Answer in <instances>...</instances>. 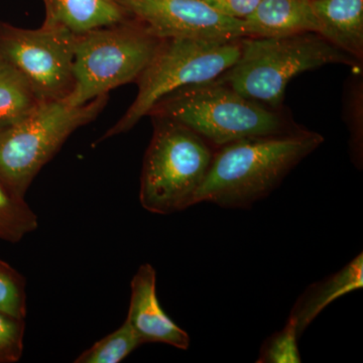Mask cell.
Segmentation results:
<instances>
[{
	"instance_id": "cell-1",
	"label": "cell",
	"mask_w": 363,
	"mask_h": 363,
	"mask_svg": "<svg viewBox=\"0 0 363 363\" xmlns=\"http://www.w3.org/2000/svg\"><path fill=\"white\" fill-rule=\"evenodd\" d=\"M323 143V136L303 128L285 135L243 138L216 147L195 196V205L213 203L229 209L252 206L276 190Z\"/></svg>"
},
{
	"instance_id": "cell-2",
	"label": "cell",
	"mask_w": 363,
	"mask_h": 363,
	"mask_svg": "<svg viewBox=\"0 0 363 363\" xmlns=\"http://www.w3.org/2000/svg\"><path fill=\"white\" fill-rule=\"evenodd\" d=\"M187 126L212 147L257 136L302 130L284 107L274 108L213 80L169 93L150 111Z\"/></svg>"
},
{
	"instance_id": "cell-3",
	"label": "cell",
	"mask_w": 363,
	"mask_h": 363,
	"mask_svg": "<svg viewBox=\"0 0 363 363\" xmlns=\"http://www.w3.org/2000/svg\"><path fill=\"white\" fill-rule=\"evenodd\" d=\"M329 64L362 67L317 33L245 37L238 61L215 80L250 99L281 108L292 79Z\"/></svg>"
},
{
	"instance_id": "cell-4",
	"label": "cell",
	"mask_w": 363,
	"mask_h": 363,
	"mask_svg": "<svg viewBox=\"0 0 363 363\" xmlns=\"http://www.w3.org/2000/svg\"><path fill=\"white\" fill-rule=\"evenodd\" d=\"M154 133L140 176V201L150 213L169 215L195 205L214 147L187 126L152 117Z\"/></svg>"
},
{
	"instance_id": "cell-5",
	"label": "cell",
	"mask_w": 363,
	"mask_h": 363,
	"mask_svg": "<svg viewBox=\"0 0 363 363\" xmlns=\"http://www.w3.org/2000/svg\"><path fill=\"white\" fill-rule=\"evenodd\" d=\"M242 40L162 39L152 61L136 80L135 101L101 140L128 133L169 93L220 77L240 59Z\"/></svg>"
},
{
	"instance_id": "cell-6",
	"label": "cell",
	"mask_w": 363,
	"mask_h": 363,
	"mask_svg": "<svg viewBox=\"0 0 363 363\" xmlns=\"http://www.w3.org/2000/svg\"><path fill=\"white\" fill-rule=\"evenodd\" d=\"M161 40L133 18L76 35L74 86L66 101L80 106L108 95L114 88L136 82Z\"/></svg>"
},
{
	"instance_id": "cell-7",
	"label": "cell",
	"mask_w": 363,
	"mask_h": 363,
	"mask_svg": "<svg viewBox=\"0 0 363 363\" xmlns=\"http://www.w3.org/2000/svg\"><path fill=\"white\" fill-rule=\"evenodd\" d=\"M108 95L80 106L66 100L45 102L20 123L0 130V180L21 197L78 128L94 121Z\"/></svg>"
},
{
	"instance_id": "cell-8",
	"label": "cell",
	"mask_w": 363,
	"mask_h": 363,
	"mask_svg": "<svg viewBox=\"0 0 363 363\" xmlns=\"http://www.w3.org/2000/svg\"><path fill=\"white\" fill-rule=\"evenodd\" d=\"M75 38L47 23L35 30L0 23V59L20 72L45 102L66 100L74 86Z\"/></svg>"
},
{
	"instance_id": "cell-9",
	"label": "cell",
	"mask_w": 363,
	"mask_h": 363,
	"mask_svg": "<svg viewBox=\"0 0 363 363\" xmlns=\"http://www.w3.org/2000/svg\"><path fill=\"white\" fill-rule=\"evenodd\" d=\"M131 18L160 39H236L247 37L245 21L228 18L204 0H116Z\"/></svg>"
},
{
	"instance_id": "cell-10",
	"label": "cell",
	"mask_w": 363,
	"mask_h": 363,
	"mask_svg": "<svg viewBox=\"0 0 363 363\" xmlns=\"http://www.w3.org/2000/svg\"><path fill=\"white\" fill-rule=\"evenodd\" d=\"M130 301L126 321L143 344H168L187 350L190 336L166 314L157 295V272L150 264H143L130 284Z\"/></svg>"
},
{
	"instance_id": "cell-11",
	"label": "cell",
	"mask_w": 363,
	"mask_h": 363,
	"mask_svg": "<svg viewBox=\"0 0 363 363\" xmlns=\"http://www.w3.org/2000/svg\"><path fill=\"white\" fill-rule=\"evenodd\" d=\"M245 26L247 37H281L320 30L312 0H260L245 18Z\"/></svg>"
},
{
	"instance_id": "cell-12",
	"label": "cell",
	"mask_w": 363,
	"mask_h": 363,
	"mask_svg": "<svg viewBox=\"0 0 363 363\" xmlns=\"http://www.w3.org/2000/svg\"><path fill=\"white\" fill-rule=\"evenodd\" d=\"M324 39L363 62V0H312Z\"/></svg>"
},
{
	"instance_id": "cell-13",
	"label": "cell",
	"mask_w": 363,
	"mask_h": 363,
	"mask_svg": "<svg viewBox=\"0 0 363 363\" xmlns=\"http://www.w3.org/2000/svg\"><path fill=\"white\" fill-rule=\"evenodd\" d=\"M44 23L82 35L130 20L131 16L116 0H44Z\"/></svg>"
},
{
	"instance_id": "cell-14",
	"label": "cell",
	"mask_w": 363,
	"mask_h": 363,
	"mask_svg": "<svg viewBox=\"0 0 363 363\" xmlns=\"http://www.w3.org/2000/svg\"><path fill=\"white\" fill-rule=\"evenodd\" d=\"M363 286V255H358L342 269L310 286L294 305L290 317L297 323L298 337L327 306Z\"/></svg>"
},
{
	"instance_id": "cell-15",
	"label": "cell",
	"mask_w": 363,
	"mask_h": 363,
	"mask_svg": "<svg viewBox=\"0 0 363 363\" xmlns=\"http://www.w3.org/2000/svg\"><path fill=\"white\" fill-rule=\"evenodd\" d=\"M44 104L20 72L0 59V130L20 123Z\"/></svg>"
},
{
	"instance_id": "cell-16",
	"label": "cell",
	"mask_w": 363,
	"mask_h": 363,
	"mask_svg": "<svg viewBox=\"0 0 363 363\" xmlns=\"http://www.w3.org/2000/svg\"><path fill=\"white\" fill-rule=\"evenodd\" d=\"M39 220L32 208L0 180V240L18 242L37 230Z\"/></svg>"
},
{
	"instance_id": "cell-17",
	"label": "cell",
	"mask_w": 363,
	"mask_h": 363,
	"mask_svg": "<svg viewBox=\"0 0 363 363\" xmlns=\"http://www.w3.org/2000/svg\"><path fill=\"white\" fill-rule=\"evenodd\" d=\"M142 341L128 321L116 331L93 344L76 358V363H118L125 359Z\"/></svg>"
},
{
	"instance_id": "cell-18",
	"label": "cell",
	"mask_w": 363,
	"mask_h": 363,
	"mask_svg": "<svg viewBox=\"0 0 363 363\" xmlns=\"http://www.w3.org/2000/svg\"><path fill=\"white\" fill-rule=\"evenodd\" d=\"M348 81L344 96L345 121L350 133V152L353 164L362 169L363 160L362 74H354Z\"/></svg>"
},
{
	"instance_id": "cell-19",
	"label": "cell",
	"mask_w": 363,
	"mask_h": 363,
	"mask_svg": "<svg viewBox=\"0 0 363 363\" xmlns=\"http://www.w3.org/2000/svg\"><path fill=\"white\" fill-rule=\"evenodd\" d=\"M297 323L289 317L286 326L262 344L257 363H300Z\"/></svg>"
},
{
	"instance_id": "cell-20",
	"label": "cell",
	"mask_w": 363,
	"mask_h": 363,
	"mask_svg": "<svg viewBox=\"0 0 363 363\" xmlns=\"http://www.w3.org/2000/svg\"><path fill=\"white\" fill-rule=\"evenodd\" d=\"M0 311L26 319V283L21 272L0 259Z\"/></svg>"
},
{
	"instance_id": "cell-21",
	"label": "cell",
	"mask_w": 363,
	"mask_h": 363,
	"mask_svg": "<svg viewBox=\"0 0 363 363\" xmlns=\"http://www.w3.org/2000/svg\"><path fill=\"white\" fill-rule=\"evenodd\" d=\"M25 332L26 319L0 311V363L20 362Z\"/></svg>"
},
{
	"instance_id": "cell-22",
	"label": "cell",
	"mask_w": 363,
	"mask_h": 363,
	"mask_svg": "<svg viewBox=\"0 0 363 363\" xmlns=\"http://www.w3.org/2000/svg\"><path fill=\"white\" fill-rule=\"evenodd\" d=\"M204 1L228 18L245 21L255 11L260 0H204Z\"/></svg>"
}]
</instances>
